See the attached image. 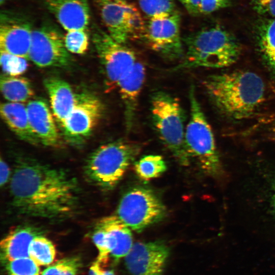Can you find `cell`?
<instances>
[{
  "instance_id": "6da1fadb",
  "label": "cell",
  "mask_w": 275,
  "mask_h": 275,
  "mask_svg": "<svg viewBox=\"0 0 275 275\" xmlns=\"http://www.w3.org/2000/svg\"><path fill=\"white\" fill-rule=\"evenodd\" d=\"M13 206L20 213L58 219L69 216L78 200L77 181L61 169L20 160L10 182Z\"/></svg>"
},
{
  "instance_id": "7a4b0ae2",
  "label": "cell",
  "mask_w": 275,
  "mask_h": 275,
  "mask_svg": "<svg viewBox=\"0 0 275 275\" xmlns=\"http://www.w3.org/2000/svg\"><path fill=\"white\" fill-rule=\"evenodd\" d=\"M204 86L216 107L235 120L252 116L264 100V81L251 71L212 75L204 80Z\"/></svg>"
},
{
  "instance_id": "3957f363",
  "label": "cell",
  "mask_w": 275,
  "mask_h": 275,
  "mask_svg": "<svg viewBox=\"0 0 275 275\" xmlns=\"http://www.w3.org/2000/svg\"><path fill=\"white\" fill-rule=\"evenodd\" d=\"M186 52L174 70L197 67L223 68L235 63L240 53L235 38L219 26L203 29L189 36Z\"/></svg>"
},
{
  "instance_id": "277c9868",
  "label": "cell",
  "mask_w": 275,
  "mask_h": 275,
  "mask_svg": "<svg viewBox=\"0 0 275 275\" xmlns=\"http://www.w3.org/2000/svg\"><path fill=\"white\" fill-rule=\"evenodd\" d=\"M140 150L138 144L124 140L102 145L88 157L85 174L94 185L105 189L113 188Z\"/></svg>"
},
{
  "instance_id": "5b68a950",
  "label": "cell",
  "mask_w": 275,
  "mask_h": 275,
  "mask_svg": "<svg viewBox=\"0 0 275 275\" xmlns=\"http://www.w3.org/2000/svg\"><path fill=\"white\" fill-rule=\"evenodd\" d=\"M151 112L160 139L180 164L188 166L190 157L185 141V117L178 100L166 92H156L151 97Z\"/></svg>"
},
{
  "instance_id": "8992f818",
  "label": "cell",
  "mask_w": 275,
  "mask_h": 275,
  "mask_svg": "<svg viewBox=\"0 0 275 275\" xmlns=\"http://www.w3.org/2000/svg\"><path fill=\"white\" fill-rule=\"evenodd\" d=\"M190 118L185 127V141L190 157L195 159L201 169L214 178L224 175L223 164L213 133L196 97L195 89L189 92Z\"/></svg>"
},
{
  "instance_id": "52a82bcc",
  "label": "cell",
  "mask_w": 275,
  "mask_h": 275,
  "mask_svg": "<svg viewBox=\"0 0 275 275\" xmlns=\"http://www.w3.org/2000/svg\"><path fill=\"white\" fill-rule=\"evenodd\" d=\"M165 214L164 205L153 191L135 187L122 196L116 215L131 230L140 232L161 220Z\"/></svg>"
},
{
  "instance_id": "ba28073f",
  "label": "cell",
  "mask_w": 275,
  "mask_h": 275,
  "mask_svg": "<svg viewBox=\"0 0 275 275\" xmlns=\"http://www.w3.org/2000/svg\"><path fill=\"white\" fill-rule=\"evenodd\" d=\"M101 17L107 33L115 40L126 44L143 37L146 26L137 8L128 2L98 0Z\"/></svg>"
},
{
  "instance_id": "9c48e42d",
  "label": "cell",
  "mask_w": 275,
  "mask_h": 275,
  "mask_svg": "<svg viewBox=\"0 0 275 275\" xmlns=\"http://www.w3.org/2000/svg\"><path fill=\"white\" fill-rule=\"evenodd\" d=\"M93 42L109 86L117 87L136 62L135 53L101 30L94 32Z\"/></svg>"
},
{
  "instance_id": "30bf717a",
  "label": "cell",
  "mask_w": 275,
  "mask_h": 275,
  "mask_svg": "<svg viewBox=\"0 0 275 275\" xmlns=\"http://www.w3.org/2000/svg\"><path fill=\"white\" fill-rule=\"evenodd\" d=\"M29 60L41 68L65 67L71 57L64 37L53 27L45 25L33 30Z\"/></svg>"
},
{
  "instance_id": "8fae6325",
  "label": "cell",
  "mask_w": 275,
  "mask_h": 275,
  "mask_svg": "<svg viewBox=\"0 0 275 275\" xmlns=\"http://www.w3.org/2000/svg\"><path fill=\"white\" fill-rule=\"evenodd\" d=\"M103 110L101 101L94 95L76 94L75 105L61 126L66 139L78 143L89 137L100 120Z\"/></svg>"
},
{
  "instance_id": "7c38bea8",
  "label": "cell",
  "mask_w": 275,
  "mask_h": 275,
  "mask_svg": "<svg viewBox=\"0 0 275 275\" xmlns=\"http://www.w3.org/2000/svg\"><path fill=\"white\" fill-rule=\"evenodd\" d=\"M180 22L178 13L166 18L150 19L143 37L149 48L163 57L179 59L183 55Z\"/></svg>"
},
{
  "instance_id": "4fadbf2b",
  "label": "cell",
  "mask_w": 275,
  "mask_h": 275,
  "mask_svg": "<svg viewBox=\"0 0 275 275\" xmlns=\"http://www.w3.org/2000/svg\"><path fill=\"white\" fill-rule=\"evenodd\" d=\"M169 255L163 241L136 242L125 257V265L131 275H161Z\"/></svg>"
},
{
  "instance_id": "5bb4252c",
  "label": "cell",
  "mask_w": 275,
  "mask_h": 275,
  "mask_svg": "<svg viewBox=\"0 0 275 275\" xmlns=\"http://www.w3.org/2000/svg\"><path fill=\"white\" fill-rule=\"evenodd\" d=\"M11 16L1 15V51L29 60L33 30L28 22Z\"/></svg>"
},
{
  "instance_id": "9a60e30c",
  "label": "cell",
  "mask_w": 275,
  "mask_h": 275,
  "mask_svg": "<svg viewBox=\"0 0 275 275\" xmlns=\"http://www.w3.org/2000/svg\"><path fill=\"white\" fill-rule=\"evenodd\" d=\"M66 31L87 30L90 21L88 0H43Z\"/></svg>"
},
{
  "instance_id": "2e32d148",
  "label": "cell",
  "mask_w": 275,
  "mask_h": 275,
  "mask_svg": "<svg viewBox=\"0 0 275 275\" xmlns=\"http://www.w3.org/2000/svg\"><path fill=\"white\" fill-rule=\"evenodd\" d=\"M26 106L30 124L40 143L46 146H57L60 135L53 115L46 102L41 98L33 99Z\"/></svg>"
},
{
  "instance_id": "e0dca14e",
  "label": "cell",
  "mask_w": 275,
  "mask_h": 275,
  "mask_svg": "<svg viewBox=\"0 0 275 275\" xmlns=\"http://www.w3.org/2000/svg\"><path fill=\"white\" fill-rule=\"evenodd\" d=\"M145 78V68L136 61L118 82L117 87L124 106L126 130L130 131L134 122L139 97Z\"/></svg>"
},
{
  "instance_id": "ac0fdd59",
  "label": "cell",
  "mask_w": 275,
  "mask_h": 275,
  "mask_svg": "<svg viewBox=\"0 0 275 275\" xmlns=\"http://www.w3.org/2000/svg\"><path fill=\"white\" fill-rule=\"evenodd\" d=\"M44 84L48 94L52 113L62 126L75 105L76 94L67 82L57 77L47 78Z\"/></svg>"
},
{
  "instance_id": "d6986e66",
  "label": "cell",
  "mask_w": 275,
  "mask_h": 275,
  "mask_svg": "<svg viewBox=\"0 0 275 275\" xmlns=\"http://www.w3.org/2000/svg\"><path fill=\"white\" fill-rule=\"evenodd\" d=\"M41 235L36 228L22 226L13 230L1 242V259L5 263L15 259L29 257L30 245Z\"/></svg>"
},
{
  "instance_id": "ffe728a7",
  "label": "cell",
  "mask_w": 275,
  "mask_h": 275,
  "mask_svg": "<svg viewBox=\"0 0 275 275\" xmlns=\"http://www.w3.org/2000/svg\"><path fill=\"white\" fill-rule=\"evenodd\" d=\"M0 113L4 122L18 138L33 145L40 143L31 128L26 106L23 103H3Z\"/></svg>"
},
{
  "instance_id": "44dd1931",
  "label": "cell",
  "mask_w": 275,
  "mask_h": 275,
  "mask_svg": "<svg viewBox=\"0 0 275 275\" xmlns=\"http://www.w3.org/2000/svg\"><path fill=\"white\" fill-rule=\"evenodd\" d=\"M98 224L106 231L111 249V256L113 257L115 261L125 257L133 244L131 229L116 215L105 217Z\"/></svg>"
},
{
  "instance_id": "7402d4cb",
  "label": "cell",
  "mask_w": 275,
  "mask_h": 275,
  "mask_svg": "<svg viewBox=\"0 0 275 275\" xmlns=\"http://www.w3.org/2000/svg\"><path fill=\"white\" fill-rule=\"evenodd\" d=\"M0 87L5 99L11 102H28L35 95L30 81L20 75H2Z\"/></svg>"
},
{
  "instance_id": "603a6c76",
  "label": "cell",
  "mask_w": 275,
  "mask_h": 275,
  "mask_svg": "<svg viewBox=\"0 0 275 275\" xmlns=\"http://www.w3.org/2000/svg\"><path fill=\"white\" fill-rule=\"evenodd\" d=\"M258 38L263 57L275 72V18L266 21L260 26Z\"/></svg>"
},
{
  "instance_id": "cb8c5ba5",
  "label": "cell",
  "mask_w": 275,
  "mask_h": 275,
  "mask_svg": "<svg viewBox=\"0 0 275 275\" xmlns=\"http://www.w3.org/2000/svg\"><path fill=\"white\" fill-rule=\"evenodd\" d=\"M167 168L162 157L158 155L145 156L134 164L135 173L141 179L146 181L158 177Z\"/></svg>"
},
{
  "instance_id": "d4e9b609",
  "label": "cell",
  "mask_w": 275,
  "mask_h": 275,
  "mask_svg": "<svg viewBox=\"0 0 275 275\" xmlns=\"http://www.w3.org/2000/svg\"><path fill=\"white\" fill-rule=\"evenodd\" d=\"M56 254L54 244L41 234L34 238L29 249V257L39 266L51 264Z\"/></svg>"
},
{
  "instance_id": "484cf974",
  "label": "cell",
  "mask_w": 275,
  "mask_h": 275,
  "mask_svg": "<svg viewBox=\"0 0 275 275\" xmlns=\"http://www.w3.org/2000/svg\"><path fill=\"white\" fill-rule=\"evenodd\" d=\"M139 4L150 19L166 18L178 13L173 0H139Z\"/></svg>"
},
{
  "instance_id": "4316f807",
  "label": "cell",
  "mask_w": 275,
  "mask_h": 275,
  "mask_svg": "<svg viewBox=\"0 0 275 275\" xmlns=\"http://www.w3.org/2000/svg\"><path fill=\"white\" fill-rule=\"evenodd\" d=\"M87 30L66 31L64 41L68 51L72 53L82 54L86 52L89 45Z\"/></svg>"
},
{
  "instance_id": "83f0119b",
  "label": "cell",
  "mask_w": 275,
  "mask_h": 275,
  "mask_svg": "<svg viewBox=\"0 0 275 275\" xmlns=\"http://www.w3.org/2000/svg\"><path fill=\"white\" fill-rule=\"evenodd\" d=\"M7 275H40L38 265L30 257L6 262Z\"/></svg>"
},
{
  "instance_id": "f1b7e54d",
  "label": "cell",
  "mask_w": 275,
  "mask_h": 275,
  "mask_svg": "<svg viewBox=\"0 0 275 275\" xmlns=\"http://www.w3.org/2000/svg\"><path fill=\"white\" fill-rule=\"evenodd\" d=\"M28 60L1 51V65L6 75L20 76L27 70Z\"/></svg>"
},
{
  "instance_id": "f546056e",
  "label": "cell",
  "mask_w": 275,
  "mask_h": 275,
  "mask_svg": "<svg viewBox=\"0 0 275 275\" xmlns=\"http://www.w3.org/2000/svg\"><path fill=\"white\" fill-rule=\"evenodd\" d=\"M80 265L77 257L64 258L48 266L41 275H77Z\"/></svg>"
},
{
  "instance_id": "4dcf8cb0",
  "label": "cell",
  "mask_w": 275,
  "mask_h": 275,
  "mask_svg": "<svg viewBox=\"0 0 275 275\" xmlns=\"http://www.w3.org/2000/svg\"><path fill=\"white\" fill-rule=\"evenodd\" d=\"M92 238L98 252L96 261L101 265L106 263L111 256V249L106 231L98 224Z\"/></svg>"
},
{
  "instance_id": "1f68e13d",
  "label": "cell",
  "mask_w": 275,
  "mask_h": 275,
  "mask_svg": "<svg viewBox=\"0 0 275 275\" xmlns=\"http://www.w3.org/2000/svg\"><path fill=\"white\" fill-rule=\"evenodd\" d=\"M232 0H202L200 13L208 14L225 8L231 4Z\"/></svg>"
},
{
  "instance_id": "d6a6232c",
  "label": "cell",
  "mask_w": 275,
  "mask_h": 275,
  "mask_svg": "<svg viewBox=\"0 0 275 275\" xmlns=\"http://www.w3.org/2000/svg\"><path fill=\"white\" fill-rule=\"evenodd\" d=\"M255 7L261 13L275 18V0H254Z\"/></svg>"
},
{
  "instance_id": "836d02e7",
  "label": "cell",
  "mask_w": 275,
  "mask_h": 275,
  "mask_svg": "<svg viewBox=\"0 0 275 275\" xmlns=\"http://www.w3.org/2000/svg\"><path fill=\"white\" fill-rule=\"evenodd\" d=\"M184 7L187 11L193 15H198L200 13L202 0H178Z\"/></svg>"
},
{
  "instance_id": "e575fe53",
  "label": "cell",
  "mask_w": 275,
  "mask_h": 275,
  "mask_svg": "<svg viewBox=\"0 0 275 275\" xmlns=\"http://www.w3.org/2000/svg\"><path fill=\"white\" fill-rule=\"evenodd\" d=\"M89 275H115V273L113 270L104 269L102 265L96 260L90 267Z\"/></svg>"
},
{
  "instance_id": "d590c367",
  "label": "cell",
  "mask_w": 275,
  "mask_h": 275,
  "mask_svg": "<svg viewBox=\"0 0 275 275\" xmlns=\"http://www.w3.org/2000/svg\"><path fill=\"white\" fill-rule=\"evenodd\" d=\"M10 176V170L7 163L1 158L0 161V184L5 185L8 182Z\"/></svg>"
},
{
  "instance_id": "8d00e7d4",
  "label": "cell",
  "mask_w": 275,
  "mask_h": 275,
  "mask_svg": "<svg viewBox=\"0 0 275 275\" xmlns=\"http://www.w3.org/2000/svg\"><path fill=\"white\" fill-rule=\"evenodd\" d=\"M271 204L273 208V212L275 214V182L274 183L273 191L271 197Z\"/></svg>"
},
{
  "instance_id": "74e56055",
  "label": "cell",
  "mask_w": 275,
  "mask_h": 275,
  "mask_svg": "<svg viewBox=\"0 0 275 275\" xmlns=\"http://www.w3.org/2000/svg\"><path fill=\"white\" fill-rule=\"evenodd\" d=\"M106 1L120 2H127L128 0H106Z\"/></svg>"
},
{
  "instance_id": "f35d334b",
  "label": "cell",
  "mask_w": 275,
  "mask_h": 275,
  "mask_svg": "<svg viewBox=\"0 0 275 275\" xmlns=\"http://www.w3.org/2000/svg\"><path fill=\"white\" fill-rule=\"evenodd\" d=\"M7 0H0V4L1 5H3Z\"/></svg>"
},
{
  "instance_id": "ab89813d",
  "label": "cell",
  "mask_w": 275,
  "mask_h": 275,
  "mask_svg": "<svg viewBox=\"0 0 275 275\" xmlns=\"http://www.w3.org/2000/svg\"><path fill=\"white\" fill-rule=\"evenodd\" d=\"M272 139H273L274 141H275V135H273Z\"/></svg>"
}]
</instances>
